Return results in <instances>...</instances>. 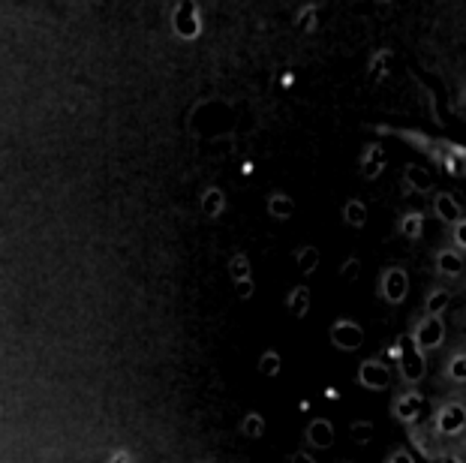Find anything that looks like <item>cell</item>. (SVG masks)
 <instances>
[{
  "instance_id": "obj_1",
  "label": "cell",
  "mask_w": 466,
  "mask_h": 463,
  "mask_svg": "<svg viewBox=\"0 0 466 463\" xmlns=\"http://www.w3.org/2000/svg\"><path fill=\"white\" fill-rule=\"evenodd\" d=\"M400 358H398V377L406 388H419V382L428 377V352L419 349L412 334H400L398 337Z\"/></svg>"
},
{
  "instance_id": "obj_2",
  "label": "cell",
  "mask_w": 466,
  "mask_h": 463,
  "mask_svg": "<svg viewBox=\"0 0 466 463\" xmlns=\"http://www.w3.org/2000/svg\"><path fill=\"white\" fill-rule=\"evenodd\" d=\"M380 295L385 304H391V307L403 304L406 295H410V271H406L403 265H389L380 277Z\"/></svg>"
},
{
  "instance_id": "obj_3",
  "label": "cell",
  "mask_w": 466,
  "mask_h": 463,
  "mask_svg": "<svg viewBox=\"0 0 466 463\" xmlns=\"http://www.w3.org/2000/svg\"><path fill=\"white\" fill-rule=\"evenodd\" d=\"M355 379H359V386L367 388V391H389L391 379H394V370L382 358H364L359 364V373H355Z\"/></svg>"
},
{
  "instance_id": "obj_4",
  "label": "cell",
  "mask_w": 466,
  "mask_h": 463,
  "mask_svg": "<svg viewBox=\"0 0 466 463\" xmlns=\"http://www.w3.org/2000/svg\"><path fill=\"white\" fill-rule=\"evenodd\" d=\"M433 428L440 437H461V433H466V407L461 400L442 403V407L433 412Z\"/></svg>"
},
{
  "instance_id": "obj_5",
  "label": "cell",
  "mask_w": 466,
  "mask_h": 463,
  "mask_svg": "<svg viewBox=\"0 0 466 463\" xmlns=\"http://www.w3.org/2000/svg\"><path fill=\"white\" fill-rule=\"evenodd\" d=\"M329 337L334 343V349H340V352H359L364 347L367 334H364V325H359L355 319H337L331 325Z\"/></svg>"
},
{
  "instance_id": "obj_6",
  "label": "cell",
  "mask_w": 466,
  "mask_h": 463,
  "mask_svg": "<svg viewBox=\"0 0 466 463\" xmlns=\"http://www.w3.org/2000/svg\"><path fill=\"white\" fill-rule=\"evenodd\" d=\"M391 416L398 418L400 425H415V421L424 416V394L419 388H406L400 394H394Z\"/></svg>"
},
{
  "instance_id": "obj_7",
  "label": "cell",
  "mask_w": 466,
  "mask_h": 463,
  "mask_svg": "<svg viewBox=\"0 0 466 463\" xmlns=\"http://www.w3.org/2000/svg\"><path fill=\"white\" fill-rule=\"evenodd\" d=\"M412 340L419 343L421 352L442 349V343H445V322L436 319V317H421L419 322H415V328H412Z\"/></svg>"
},
{
  "instance_id": "obj_8",
  "label": "cell",
  "mask_w": 466,
  "mask_h": 463,
  "mask_svg": "<svg viewBox=\"0 0 466 463\" xmlns=\"http://www.w3.org/2000/svg\"><path fill=\"white\" fill-rule=\"evenodd\" d=\"M431 211H433L436 220H440L442 226H451V229L466 220V216H463V205L458 202V196H451L449 190H436L433 193Z\"/></svg>"
},
{
  "instance_id": "obj_9",
  "label": "cell",
  "mask_w": 466,
  "mask_h": 463,
  "mask_svg": "<svg viewBox=\"0 0 466 463\" xmlns=\"http://www.w3.org/2000/svg\"><path fill=\"white\" fill-rule=\"evenodd\" d=\"M172 31H175V36H181V39H199V34H202L199 6H193V4L177 6L172 13Z\"/></svg>"
},
{
  "instance_id": "obj_10",
  "label": "cell",
  "mask_w": 466,
  "mask_h": 463,
  "mask_svg": "<svg viewBox=\"0 0 466 463\" xmlns=\"http://www.w3.org/2000/svg\"><path fill=\"white\" fill-rule=\"evenodd\" d=\"M385 166H389V154H385V147L380 142H370L361 151V160H359L361 178L364 181H376L385 172Z\"/></svg>"
},
{
  "instance_id": "obj_11",
  "label": "cell",
  "mask_w": 466,
  "mask_h": 463,
  "mask_svg": "<svg viewBox=\"0 0 466 463\" xmlns=\"http://www.w3.org/2000/svg\"><path fill=\"white\" fill-rule=\"evenodd\" d=\"M304 439H307V446L316 448V451H329L337 439V430L329 418H310L304 428Z\"/></svg>"
},
{
  "instance_id": "obj_12",
  "label": "cell",
  "mask_w": 466,
  "mask_h": 463,
  "mask_svg": "<svg viewBox=\"0 0 466 463\" xmlns=\"http://www.w3.org/2000/svg\"><path fill=\"white\" fill-rule=\"evenodd\" d=\"M433 262H436V271H440L442 277H461V274L466 271V256L458 247H454V244H451V247H440V250H436Z\"/></svg>"
},
{
  "instance_id": "obj_13",
  "label": "cell",
  "mask_w": 466,
  "mask_h": 463,
  "mask_svg": "<svg viewBox=\"0 0 466 463\" xmlns=\"http://www.w3.org/2000/svg\"><path fill=\"white\" fill-rule=\"evenodd\" d=\"M403 181H406V186H410L412 193H421V196H428V193H436L433 190V175L424 169V166H415V163H410L403 169Z\"/></svg>"
},
{
  "instance_id": "obj_14",
  "label": "cell",
  "mask_w": 466,
  "mask_h": 463,
  "mask_svg": "<svg viewBox=\"0 0 466 463\" xmlns=\"http://www.w3.org/2000/svg\"><path fill=\"white\" fill-rule=\"evenodd\" d=\"M310 289L301 283V286H292L289 292H286V313L289 317H295V319H304L307 313H310Z\"/></svg>"
},
{
  "instance_id": "obj_15",
  "label": "cell",
  "mask_w": 466,
  "mask_h": 463,
  "mask_svg": "<svg viewBox=\"0 0 466 463\" xmlns=\"http://www.w3.org/2000/svg\"><path fill=\"white\" fill-rule=\"evenodd\" d=\"M424 226H428V216H424L421 211H406L400 216V223H398V232H400V238H406V241H421L424 238Z\"/></svg>"
},
{
  "instance_id": "obj_16",
  "label": "cell",
  "mask_w": 466,
  "mask_h": 463,
  "mask_svg": "<svg viewBox=\"0 0 466 463\" xmlns=\"http://www.w3.org/2000/svg\"><path fill=\"white\" fill-rule=\"evenodd\" d=\"M295 211H299V205H295V199L289 193H271V196H268V214H271L277 223L292 220Z\"/></svg>"
},
{
  "instance_id": "obj_17",
  "label": "cell",
  "mask_w": 466,
  "mask_h": 463,
  "mask_svg": "<svg viewBox=\"0 0 466 463\" xmlns=\"http://www.w3.org/2000/svg\"><path fill=\"white\" fill-rule=\"evenodd\" d=\"M449 304H451V292L442 289V286H436V289L428 292V298H424V317L442 319V313L449 310Z\"/></svg>"
},
{
  "instance_id": "obj_18",
  "label": "cell",
  "mask_w": 466,
  "mask_h": 463,
  "mask_svg": "<svg viewBox=\"0 0 466 463\" xmlns=\"http://www.w3.org/2000/svg\"><path fill=\"white\" fill-rule=\"evenodd\" d=\"M367 220H370V211H367V205L361 199H350L343 205V223L350 229H364Z\"/></svg>"
},
{
  "instance_id": "obj_19",
  "label": "cell",
  "mask_w": 466,
  "mask_h": 463,
  "mask_svg": "<svg viewBox=\"0 0 466 463\" xmlns=\"http://www.w3.org/2000/svg\"><path fill=\"white\" fill-rule=\"evenodd\" d=\"M223 211H226V193L220 186H208L202 193V214L214 220V216H220Z\"/></svg>"
},
{
  "instance_id": "obj_20",
  "label": "cell",
  "mask_w": 466,
  "mask_h": 463,
  "mask_svg": "<svg viewBox=\"0 0 466 463\" xmlns=\"http://www.w3.org/2000/svg\"><path fill=\"white\" fill-rule=\"evenodd\" d=\"M319 259H322V253L316 250L313 244H304V247L295 250V265H299V271L307 274V277H310V274L319 268Z\"/></svg>"
},
{
  "instance_id": "obj_21",
  "label": "cell",
  "mask_w": 466,
  "mask_h": 463,
  "mask_svg": "<svg viewBox=\"0 0 466 463\" xmlns=\"http://www.w3.org/2000/svg\"><path fill=\"white\" fill-rule=\"evenodd\" d=\"M445 379L454 386H466V352H454L445 361Z\"/></svg>"
},
{
  "instance_id": "obj_22",
  "label": "cell",
  "mask_w": 466,
  "mask_h": 463,
  "mask_svg": "<svg viewBox=\"0 0 466 463\" xmlns=\"http://www.w3.org/2000/svg\"><path fill=\"white\" fill-rule=\"evenodd\" d=\"M280 370H283V358H280V352L277 349H265L262 356H259V373L268 379H277L280 377Z\"/></svg>"
},
{
  "instance_id": "obj_23",
  "label": "cell",
  "mask_w": 466,
  "mask_h": 463,
  "mask_svg": "<svg viewBox=\"0 0 466 463\" xmlns=\"http://www.w3.org/2000/svg\"><path fill=\"white\" fill-rule=\"evenodd\" d=\"M229 274H232V283H238V280H250V277H253L250 256H247V253H232V259H229Z\"/></svg>"
},
{
  "instance_id": "obj_24",
  "label": "cell",
  "mask_w": 466,
  "mask_h": 463,
  "mask_svg": "<svg viewBox=\"0 0 466 463\" xmlns=\"http://www.w3.org/2000/svg\"><path fill=\"white\" fill-rule=\"evenodd\" d=\"M241 433L247 439H262L265 437V416L262 412H247L241 418Z\"/></svg>"
},
{
  "instance_id": "obj_25",
  "label": "cell",
  "mask_w": 466,
  "mask_h": 463,
  "mask_svg": "<svg viewBox=\"0 0 466 463\" xmlns=\"http://www.w3.org/2000/svg\"><path fill=\"white\" fill-rule=\"evenodd\" d=\"M389 70H391V52H376L370 66H367V75H370L373 82H382V78L389 75Z\"/></svg>"
},
{
  "instance_id": "obj_26",
  "label": "cell",
  "mask_w": 466,
  "mask_h": 463,
  "mask_svg": "<svg viewBox=\"0 0 466 463\" xmlns=\"http://www.w3.org/2000/svg\"><path fill=\"white\" fill-rule=\"evenodd\" d=\"M350 437L359 442V446H364V442H370V437H373V425H370V421H352Z\"/></svg>"
},
{
  "instance_id": "obj_27",
  "label": "cell",
  "mask_w": 466,
  "mask_h": 463,
  "mask_svg": "<svg viewBox=\"0 0 466 463\" xmlns=\"http://www.w3.org/2000/svg\"><path fill=\"white\" fill-rule=\"evenodd\" d=\"M340 277L343 280H350V283H355L361 277V259H355V256H350L343 265H340Z\"/></svg>"
},
{
  "instance_id": "obj_28",
  "label": "cell",
  "mask_w": 466,
  "mask_h": 463,
  "mask_svg": "<svg viewBox=\"0 0 466 463\" xmlns=\"http://www.w3.org/2000/svg\"><path fill=\"white\" fill-rule=\"evenodd\" d=\"M235 286V295L241 301H247V298H253V292H256V283H253V277L250 280H238V283H232Z\"/></svg>"
},
{
  "instance_id": "obj_29",
  "label": "cell",
  "mask_w": 466,
  "mask_h": 463,
  "mask_svg": "<svg viewBox=\"0 0 466 463\" xmlns=\"http://www.w3.org/2000/svg\"><path fill=\"white\" fill-rule=\"evenodd\" d=\"M451 238H454V247H458L461 253H466V220L461 226H454L451 229Z\"/></svg>"
},
{
  "instance_id": "obj_30",
  "label": "cell",
  "mask_w": 466,
  "mask_h": 463,
  "mask_svg": "<svg viewBox=\"0 0 466 463\" xmlns=\"http://www.w3.org/2000/svg\"><path fill=\"white\" fill-rule=\"evenodd\" d=\"M385 463H415V458H412V451H410V448H394Z\"/></svg>"
},
{
  "instance_id": "obj_31",
  "label": "cell",
  "mask_w": 466,
  "mask_h": 463,
  "mask_svg": "<svg viewBox=\"0 0 466 463\" xmlns=\"http://www.w3.org/2000/svg\"><path fill=\"white\" fill-rule=\"evenodd\" d=\"M295 25L304 27V31H313V27H316V13H313V9H304V13L295 18Z\"/></svg>"
},
{
  "instance_id": "obj_32",
  "label": "cell",
  "mask_w": 466,
  "mask_h": 463,
  "mask_svg": "<svg viewBox=\"0 0 466 463\" xmlns=\"http://www.w3.org/2000/svg\"><path fill=\"white\" fill-rule=\"evenodd\" d=\"M286 463H316V458L310 451H292V455L286 458Z\"/></svg>"
},
{
  "instance_id": "obj_33",
  "label": "cell",
  "mask_w": 466,
  "mask_h": 463,
  "mask_svg": "<svg viewBox=\"0 0 466 463\" xmlns=\"http://www.w3.org/2000/svg\"><path fill=\"white\" fill-rule=\"evenodd\" d=\"M325 400H331V403H334V400H340V388H334V386H331V388H325Z\"/></svg>"
},
{
  "instance_id": "obj_34",
  "label": "cell",
  "mask_w": 466,
  "mask_h": 463,
  "mask_svg": "<svg viewBox=\"0 0 466 463\" xmlns=\"http://www.w3.org/2000/svg\"><path fill=\"white\" fill-rule=\"evenodd\" d=\"M108 463H130V458H127L124 451H117V455H115L112 460H108Z\"/></svg>"
},
{
  "instance_id": "obj_35",
  "label": "cell",
  "mask_w": 466,
  "mask_h": 463,
  "mask_svg": "<svg viewBox=\"0 0 466 463\" xmlns=\"http://www.w3.org/2000/svg\"><path fill=\"white\" fill-rule=\"evenodd\" d=\"M440 463H463V460L454 458V455H445V458H440Z\"/></svg>"
},
{
  "instance_id": "obj_36",
  "label": "cell",
  "mask_w": 466,
  "mask_h": 463,
  "mask_svg": "<svg viewBox=\"0 0 466 463\" xmlns=\"http://www.w3.org/2000/svg\"><path fill=\"white\" fill-rule=\"evenodd\" d=\"M463 96H466V91H463Z\"/></svg>"
}]
</instances>
